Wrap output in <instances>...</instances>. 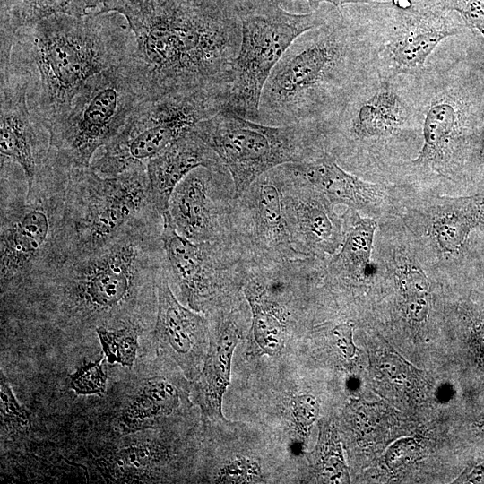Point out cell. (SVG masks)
<instances>
[{"instance_id": "cb8c5ba5", "label": "cell", "mask_w": 484, "mask_h": 484, "mask_svg": "<svg viewBox=\"0 0 484 484\" xmlns=\"http://www.w3.org/2000/svg\"><path fill=\"white\" fill-rule=\"evenodd\" d=\"M103 0H0V37L55 15L81 17L101 9Z\"/></svg>"}, {"instance_id": "7402d4cb", "label": "cell", "mask_w": 484, "mask_h": 484, "mask_svg": "<svg viewBox=\"0 0 484 484\" xmlns=\"http://www.w3.org/2000/svg\"><path fill=\"white\" fill-rule=\"evenodd\" d=\"M179 397L177 388L167 378H145L123 405L117 419L118 428L125 434L146 428L154 419L176 410Z\"/></svg>"}, {"instance_id": "3957f363", "label": "cell", "mask_w": 484, "mask_h": 484, "mask_svg": "<svg viewBox=\"0 0 484 484\" xmlns=\"http://www.w3.org/2000/svg\"><path fill=\"white\" fill-rule=\"evenodd\" d=\"M134 45L117 13L55 15L13 33L8 53L0 56V77L25 89L31 114L49 132L91 77L128 63Z\"/></svg>"}, {"instance_id": "d6986e66", "label": "cell", "mask_w": 484, "mask_h": 484, "mask_svg": "<svg viewBox=\"0 0 484 484\" xmlns=\"http://www.w3.org/2000/svg\"><path fill=\"white\" fill-rule=\"evenodd\" d=\"M241 337V330L232 321L221 323L209 337L203 366L192 385L193 399L208 419H224L222 398L230 382L234 350Z\"/></svg>"}, {"instance_id": "d6a6232c", "label": "cell", "mask_w": 484, "mask_h": 484, "mask_svg": "<svg viewBox=\"0 0 484 484\" xmlns=\"http://www.w3.org/2000/svg\"><path fill=\"white\" fill-rule=\"evenodd\" d=\"M437 4L445 11H456L467 27L484 37V0H438Z\"/></svg>"}, {"instance_id": "74e56055", "label": "cell", "mask_w": 484, "mask_h": 484, "mask_svg": "<svg viewBox=\"0 0 484 484\" xmlns=\"http://www.w3.org/2000/svg\"><path fill=\"white\" fill-rule=\"evenodd\" d=\"M477 343L478 349L484 354V327L479 329L477 332Z\"/></svg>"}, {"instance_id": "5bb4252c", "label": "cell", "mask_w": 484, "mask_h": 484, "mask_svg": "<svg viewBox=\"0 0 484 484\" xmlns=\"http://www.w3.org/2000/svg\"><path fill=\"white\" fill-rule=\"evenodd\" d=\"M160 239L166 268L182 298L193 310L201 311L212 296L216 279L213 240L196 243L181 236L169 211L162 214Z\"/></svg>"}, {"instance_id": "1f68e13d", "label": "cell", "mask_w": 484, "mask_h": 484, "mask_svg": "<svg viewBox=\"0 0 484 484\" xmlns=\"http://www.w3.org/2000/svg\"><path fill=\"white\" fill-rule=\"evenodd\" d=\"M0 412L2 426L4 425V428L24 430L30 426L29 416L16 400L3 371L0 374Z\"/></svg>"}, {"instance_id": "277c9868", "label": "cell", "mask_w": 484, "mask_h": 484, "mask_svg": "<svg viewBox=\"0 0 484 484\" xmlns=\"http://www.w3.org/2000/svg\"><path fill=\"white\" fill-rule=\"evenodd\" d=\"M70 171L51 168L32 185L1 160L0 277L12 298L65 260V188Z\"/></svg>"}, {"instance_id": "603a6c76", "label": "cell", "mask_w": 484, "mask_h": 484, "mask_svg": "<svg viewBox=\"0 0 484 484\" xmlns=\"http://www.w3.org/2000/svg\"><path fill=\"white\" fill-rule=\"evenodd\" d=\"M246 298L252 310L251 352L255 355L278 356L284 342V308L272 299L264 285L250 281L245 289Z\"/></svg>"}, {"instance_id": "8d00e7d4", "label": "cell", "mask_w": 484, "mask_h": 484, "mask_svg": "<svg viewBox=\"0 0 484 484\" xmlns=\"http://www.w3.org/2000/svg\"><path fill=\"white\" fill-rule=\"evenodd\" d=\"M309 4L312 11L317 10L322 3L331 4L335 7H341L347 4H374L373 0H306Z\"/></svg>"}, {"instance_id": "44dd1931", "label": "cell", "mask_w": 484, "mask_h": 484, "mask_svg": "<svg viewBox=\"0 0 484 484\" xmlns=\"http://www.w3.org/2000/svg\"><path fill=\"white\" fill-rule=\"evenodd\" d=\"M482 225L484 196L447 198L434 209L430 233L443 252L457 254L470 232Z\"/></svg>"}, {"instance_id": "30bf717a", "label": "cell", "mask_w": 484, "mask_h": 484, "mask_svg": "<svg viewBox=\"0 0 484 484\" xmlns=\"http://www.w3.org/2000/svg\"><path fill=\"white\" fill-rule=\"evenodd\" d=\"M226 105L227 96L221 92H198L146 101L91 166L103 177H115L146 166L151 158L191 132L197 123Z\"/></svg>"}, {"instance_id": "8992f818", "label": "cell", "mask_w": 484, "mask_h": 484, "mask_svg": "<svg viewBox=\"0 0 484 484\" xmlns=\"http://www.w3.org/2000/svg\"><path fill=\"white\" fill-rule=\"evenodd\" d=\"M66 257L95 252L135 230L162 224L146 166L103 177L91 166L70 170L65 188Z\"/></svg>"}, {"instance_id": "484cf974", "label": "cell", "mask_w": 484, "mask_h": 484, "mask_svg": "<svg viewBox=\"0 0 484 484\" xmlns=\"http://www.w3.org/2000/svg\"><path fill=\"white\" fill-rule=\"evenodd\" d=\"M457 125L458 112L453 104L443 101L432 105L426 113L424 143L414 163L429 165L444 160Z\"/></svg>"}, {"instance_id": "f546056e", "label": "cell", "mask_w": 484, "mask_h": 484, "mask_svg": "<svg viewBox=\"0 0 484 484\" xmlns=\"http://www.w3.org/2000/svg\"><path fill=\"white\" fill-rule=\"evenodd\" d=\"M324 439L321 438L317 448L318 474L327 482H347L348 471L340 452L336 436L327 433Z\"/></svg>"}, {"instance_id": "ffe728a7", "label": "cell", "mask_w": 484, "mask_h": 484, "mask_svg": "<svg viewBox=\"0 0 484 484\" xmlns=\"http://www.w3.org/2000/svg\"><path fill=\"white\" fill-rule=\"evenodd\" d=\"M292 172L307 182L333 204L342 203L363 209L379 203L385 188L346 172L327 154L297 163L288 164Z\"/></svg>"}, {"instance_id": "4dcf8cb0", "label": "cell", "mask_w": 484, "mask_h": 484, "mask_svg": "<svg viewBox=\"0 0 484 484\" xmlns=\"http://www.w3.org/2000/svg\"><path fill=\"white\" fill-rule=\"evenodd\" d=\"M102 362L103 356L99 360L84 364L69 375V388L76 394L101 396L105 393L107 383Z\"/></svg>"}, {"instance_id": "836d02e7", "label": "cell", "mask_w": 484, "mask_h": 484, "mask_svg": "<svg viewBox=\"0 0 484 484\" xmlns=\"http://www.w3.org/2000/svg\"><path fill=\"white\" fill-rule=\"evenodd\" d=\"M292 403L298 428L305 435L318 416V402L314 396L304 394L294 397Z\"/></svg>"}, {"instance_id": "5b68a950", "label": "cell", "mask_w": 484, "mask_h": 484, "mask_svg": "<svg viewBox=\"0 0 484 484\" xmlns=\"http://www.w3.org/2000/svg\"><path fill=\"white\" fill-rule=\"evenodd\" d=\"M344 28L329 24L298 37L264 87L258 122L307 126L345 86L351 44Z\"/></svg>"}, {"instance_id": "9a60e30c", "label": "cell", "mask_w": 484, "mask_h": 484, "mask_svg": "<svg viewBox=\"0 0 484 484\" xmlns=\"http://www.w3.org/2000/svg\"><path fill=\"white\" fill-rule=\"evenodd\" d=\"M223 165L193 169L174 189L169 212L177 231L202 243L212 241L217 231V212L212 192Z\"/></svg>"}, {"instance_id": "7c38bea8", "label": "cell", "mask_w": 484, "mask_h": 484, "mask_svg": "<svg viewBox=\"0 0 484 484\" xmlns=\"http://www.w3.org/2000/svg\"><path fill=\"white\" fill-rule=\"evenodd\" d=\"M0 153L22 169L32 185L50 168V134L30 112L25 89L0 77Z\"/></svg>"}, {"instance_id": "e575fe53", "label": "cell", "mask_w": 484, "mask_h": 484, "mask_svg": "<svg viewBox=\"0 0 484 484\" xmlns=\"http://www.w3.org/2000/svg\"><path fill=\"white\" fill-rule=\"evenodd\" d=\"M259 474L260 470L256 462L247 459H239L226 466L219 480L221 482L229 483L248 482L256 479Z\"/></svg>"}, {"instance_id": "6da1fadb", "label": "cell", "mask_w": 484, "mask_h": 484, "mask_svg": "<svg viewBox=\"0 0 484 484\" xmlns=\"http://www.w3.org/2000/svg\"><path fill=\"white\" fill-rule=\"evenodd\" d=\"M244 0H103L99 13L128 23L134 51L127 66L146 101L228 95L241 42Z\"/></svg>"}, {"instance_id": "d4e9b609", "label": "cell", "mask_w": 484, "mask_h": 484, "mask_svg": "<svg viewBox=\"0 0 484 484\" xmlns=\"http://www.w3.org/2000/svg\"><path fill=\"white\" fill-rule=\"evenodd\" d=\"M405 110L399 97L391 91H381L363 102L350 120V133L364 139L393 133L405 121Z\"/></svg>"}, {"instance_id": "4fadbf2b", "label": "cell", "mask_w": 484, "mask_h": 484, "mask_svg": "<svg viewBox=\"0 0 484 484\" xmlns=\"http://www.w3.org/2000/svg\"><path fill=\"white\" fill-rule=\"evenodd\" d=\"M283 207L292 246L298 255H332L341 247L342 223L332 203L284 165Z\"/></svg>"}, {"instance_id": "52a82bcc", "label": "cell", "mask_w": 484, "mask_h": 484, "mask_svg": "<svg viewBox=\"0 0 484 484\" xmlns=\"http://www.w3.org/2000/svg\"><path fill=\"white\" fill-rule=\"evenodd\" d=\"M144 102L127 64L94 75L49 129L50 165L66 171L90 167L97 149L113 141Z\"/></svg>"}, {"instance_id": "83f0119b", "label": "cell", "mask_w": 484, "mask_h": 484, "mask_svg": "<svg viewBox=\"0 0 484 484\" xmlns=\"http://www.w3.org/2000/svg\"><path fill=\"white\" fill-rule=\"evenodd\" d=\"M397 276L403 291L407 314L416 321L426 318L429 308V289L427 278L419 265L410 259L399 264Z\"/></svg>"}, {"instance_id": "7a4b0ae2", "label": "cell", "mask_w": 484, "mask_h": 484, "mask_svg": "<svg viewBox=\"0 0 484 484\" xmlns=\"http://www.w3.org/2000/svg\"><path fill=\"white\" fill-rule=\"evenodd\" d=\"M154 225L131 232L91 254L67 258L18 294L12 303H31L62 324L75 328L141 329L156 297L163 263Z\"/></svg>"}, {"instance_id": "4316f807", "label": "cell", "mask_w": 484, "mask_h": 484, "mask_svg": "<svg viewBox=\"0 0 484 484\" xmlns=\"http://www.w3.org/2000/svg\"><path fill=\"white\" fill-rule=\"evenodd\" d=\"M376 229V222L374 220L355 215L346 229L341 251L336 255L333 264L358 273L370 271Z\"/></svg>"}, {"instance_id": "d590c367", "label": "cell", "mask_w": 484, "mask_h": 484, "mask_svg": "<svg viewBox=\"0 0 484 484\" xmlns=\"http://www.w3.org/2000/svg\"><path fill=\"white\" fill-rule=\"evenodd\" d=\"M352 331L351 324L348 323L340 324L333 330L337 345L346 359H351L356 351V347L352 341Z\"/></svg>"}, {"instance_id": "8fae6325", "label": "cell", "mask_w": 484, "mask_h": 484, "mask_svg": "<svg viewBox=\"0 0 484 484\" xmlns=\"http://www.w3.org/2000/svg\"><path fill=\"white\" fill-rule=\"evenodd\" d=\"M156 294L153 339L158 352L178 366L188 379L194 380L202 369L208 350L207 320L177 299L164 264L157 275Z\"/></svg>"}, {"instance_id": "2e32d148", "label": "cell", "mask_w": 484, "mask_h": 484, "mask_svg": "<svg viewBox=\"0 0 484 484\" xmlns=\"http://www.w3.org/2000/svg\"><path fill=\"white\" fill-rule=\"evenodd\" d=\"M445 12L437 4L436 10H419L404 16L387 47V64L393 74L416 73L444 39L459 32Z\"/></svg>"}, {"instance_id": "ac0fdd59", "label": "cell", "mask_w": 484, "mask_h": 484, "mask_svg": "<svg viewBox=\"0 0 484 484\" xmlns=\"http://www.w3.org/2000/svg\"><path fill=\"white\" fill-rule=\"evenodd\" d=\"M284 165L260 176L241 195L248 199L255 242L284 256L298 255L287 227L283 207Z\"/></svg>"}, {"instance_id": "f1b7e54d", "label": "cell", "mask_w": 484, "mask_h": 484, "mask_svg": "<svg viewBox=\"0 0 484 484\" xmlns=\"http://www.w3.org/2000/svg\"><path fill=\"white\" fill-rule=\"evenodd\" d=\"M105 358L109 364L118 363L131 367L139 348V328L125 326L108 329L99 327L95 330Z\"/></svg>"}, {"instance_id": "e0dca14e", "label": "cell", "mask_w": 484, "mask_h": 484, "mask_svg": "<svg viewBox=\"0 0 484 484\" xmlns=\"http://www.w3.org/2000/svg\"><path fill=\"white\" fill-rule=\"evenodd\" d=\"M223 165L217 155L192 130L176 140L146 165L152 202L162 215L169 211L176 186L194 169Z\"/></svg>"}, {"instance_id": "9c48e42d", "label": "cell", "mask_w": 484, "mask_h": 484, "mask_svg": "<svg viewBox=\"0 0 484 484\" xmlns=\"http://www.w3.org/2000/svg\"><path fill=\"white\" fill-rule=\"evenodd\" d=\"M307 126H276L222 108L193 131L229 171L239 197L260 176L276 167L312 160L306 146Z\"/></svg>"}, {"instance_id": "ba28073f", "label": "cell", "mask_w": 484, "mask_h": 484, "mask_svg": "<svg viewBox=\"0 0 484 484\" xmlns=\"http://www.w3.org/2000/svg\"><path fill=\"white\" fill-rule=\"evenodd\" d=\"M241 42L225 108L258 122L261 95L272 69L301 34L329 21L325 11L293 13L276 0H244Z\"/></svg>"}]
</instances>
